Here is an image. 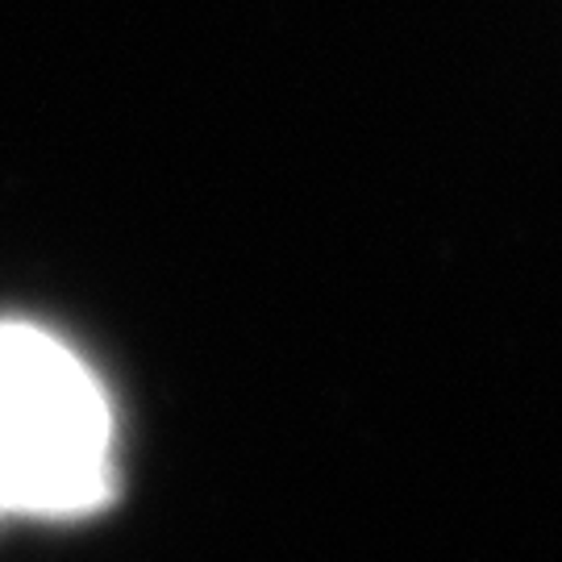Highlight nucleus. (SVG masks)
<instances>
[{
    "label": "nucleus",
    "mask_w": 562,
    "mask_h": 562,
    "mask_svg": "<svg viewBox=\"0 0 562 562\" xmlns=\"http://www.w3.org/2000/svg\"><path fill=\"white\" fill-rule=\"evenodd\" d=\"M113 429L101 380L67 341L0 322V513L80 517L104 504Z\"/></svg>",
    "instance_id": "obj_1"
}]
</instances>
